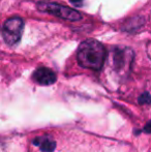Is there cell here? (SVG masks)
Here are the masks:
<instances>
[{
	"label": "cell",
	"mask_w": 151,
	"mask_h": 152,
	"mask_svg": "<svg viewBox=\"0 0 151 152\" xmlns=\"http://www.w3.org/2000/svg\"><path fill=\"white\" fill-rule=\"evenodd\" d=\"M107 58V51L101 42L96 39L84 40L81 42L77 52V59L82 67L99 70Z\"/></svg>",
	"instance_id": "obj_1"
},
{
	"label": "cell",
	"mask_w": 151,
	"mask_h": 152,
	"mask_svg": "<svg viewBox=\"0 0 151 152\" xmlns=\"http://www.w3.org/2000/svg\"><path fill=\"white\" fill-rule=\"evenodd\" d=\"M36 7L40 12H47V14L58 17V18L66 21L75 22V21H79L82 19V15L78 10L61 5V4L54 3V2H38Z\"/></svg>",
	"instance_id": "obj_2"
},
{
	"label": "cell",
	"mask_w": 151,
	"mask_h": 152,
	"mask_svg": "<svg viewBox=\"0 0 151 152\" xmlns=\"http://www.w3.org/2000/svg\"><path fill=\"white\" fill-rule=\"evenodd\" d=\"M24 22L20 17H12L4 22L2 26V37L8 46H14L22 37Z\"/></svg>",
	"instance_id": "obj_3"
},
{
	"label": "cell",
	"mask_w": 151,
	"mask_h": 152,
	"mask_svg": "<svg viewBox=\"0 0 151 152\" xmlns=\"http://www.w3.org/2000/svg\"><path fill=\"white\" fill-rule=\"evenodd\" d=\"M133 58V53L131 50L126 48L116 49L113 53V63L114 67L118 72H125L129 68Z\"/></svg>",
	"instance_id": "obj_4"
},
{
	"label": "cell",
	"mask_w": 151,
	"mask_h": 152,
	"mask_svg": "<svg viewBox=\"0 0 151 152\" xmlns=\"http://www.w3.org/2000/svg\"><path fill=\"white\" fill-rule=\"evenodd\" d=\"M32 79L35 83L42 86H49L56 82V74L48 67H38L32 75Z\"/></svg>",
	"instance_id": "obj_5"
},
{
	"label": "cell",
	"mask_w": 151,
	"mask_h": 152,
	"mask_svg": "<svg viewBox=\"0 0 151 152\" xmlns=\"http://www.w3.org/2000/svg\"><path fill=\"white\" fill-rule=\"evenodd\" d=\"M33 144L39 147L42 152H53L56 149V141L50 136L37 137L33 140Z\"/></svg>",
	"instance_id": "obj_6"
},
{
	"label": "cell",
	"mask_w": 151,
	"mask_h": 152,
	"mask_svg": "<svg viewBox=\"0 0 151 152\" xmlns=\"http://www.w3.org/2000/svg\"><path fill=\"white\" fill-rule=\"evenodd\" d=\"M139 102L141 104H151V94L148 92H144L143 94H141V96L139 97Z\"/></svg>",
	"instance_id": "obj_7"
},
{
	"label": "cell",
	"mask_w": 151,
	"mask_h": 152,
	"mask_svg": "<svg viewBox=\"0 0 151 152\" xmlns=\"http://www.w3.org/2000/svg\"><path fill=\"white\" fill-rule=\"evenodd\" d=\"M144 132H151V121L149 123L146 124V126L144 127Z\"/></svg>",
	"instance_id": "obj_8"
},
{
	"label": "cell",
	"mask_w": 151,
	"mask_h": 152,
	"mask_svg": "<svg viewBox=\"0 0 151 152\" xmlns=\"http://www.w3.org/2000/svg\"><path fill=\"white\" fill-rule=\"evenodd\" d=\"M69 1H71L73 4H80L81 2L83 1V0H69Z\"/></svg>",
	"instance_id": "obj_9"
}]
</instances>
